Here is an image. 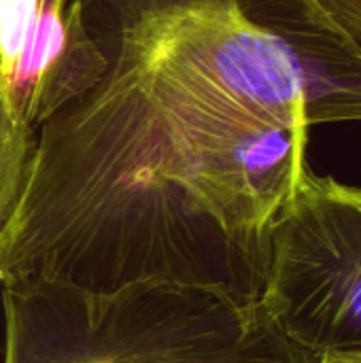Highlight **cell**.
<instances>
[{"mask_svg": "<svg viewBox=\"0 0 361 363\" xmlns=\"http://www.w3.org/2000/svg\"><path fill=\"white\" fill-rule=\"evenodd\" d=\"M319 363H361V359H323Z\"/></svg>", "mask_w": 361, "mask_h": 363, "instance_id": "cell-7", "label": "cell"}, {"mask_svg": "<svg viewBox=\"0 0 361 363\" xmlns=\"http://www.w3.org/2000/svg\"><path fill=\"white\" fill-rule=\"evenodd\" d=\"M319 2L361 45V0H319Z\"/></svg>", "mask_w": 361, "mask_h": 363, "instance_id": "cell-6", "label": "cell"}, {"mask_svg": "<svg viewBox=\"0 0 361 363\" xmlns=\"http://www.w3.org/2000/svg\"><path fill=\"white\" fill-rule=\"evenodd\" d=\"M104 66L77 0H0V81L32 128L85 94Z\"/></svg>", "mask_w": 361, "mask_h": 363, "instance_id": "cell-4", "label": "cell"}, {"mask_svg": "<svg viewBox=\"0 0 361 363\" xmlns=\"http://www.w3.org/2000/svg\"><path fill=\"white\" fill-rule=\"evenodd\" d=\"M106 66L36 128L23 196L102 259L191 277L268 230L315 123L361 121V79L272 32L257 0H77Z\"/></svg>", "mask_w": 361, "mask_h": 363, "instance_id": "cell-1", "label": "cell"}, {"mask_svg": "<svg viewBox=\"0 0 361 363\" xmlns=\"http://www.w3.org/2000/svg\"><path fill=\"white\" fill-rule=\"evenodd\" d=\"M2 363H319L262 298L179 281L91 294L51 281L2 285Z\"/></svg>", "mask_w": 361, "mask_h": 363, "instance_id": "cell-2", "label": "cell"}, {"mask_svg": "<svg viewBox=\"0 0 361 363\" xmlns=\"http://www.w3.org/2000/svg\"><path fill=\"white\" fill-rule=\"evenodd\" d=\"M36 149V128L9 104L0 81V242L21 200Z\"/></svg>", "mask_w": 361, "mask_h": 363, "instance_id": "cell-5", "label": "cell"}, {"mask_svg": "<svg viewBox=\"0 0 361 363\" xmlns=\"http://www.w3.org/2000/svg\"><path fill=\"white\" fill-rule=\"evenodd\" d=\"M262 302L319 362L361 359V185L302 174L268 230Z\"/></svg>", "mask_w": 361, "mask_h": 363, "instance_id": "cell-3", "label": "cell"}]
</instances>
